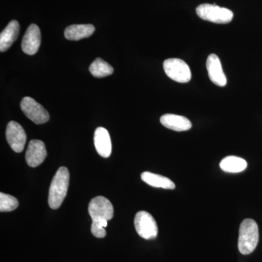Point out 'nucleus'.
Masks as SVG:
<instances>
[{
  "mask_svg": "<svg viewBox=\"0 0 262 262\" xmlns=\"http://www.w3.org/2000/svg\"><path fill=\"white\" fill-rule=\"evenodd\" d=\"M89 212L93 221L91 232L95 237L103 238L106 234L104 228L108 225V221L114 216L113 204L104 196H96L90 202Z\"/></svg>",
  "mask_w": 262,
  "mask_h": 262,
  "instance_id": "nucleus-1",
  "label": "nucleus"
},
{
  "mask_svg": "<svg viewBox=\"0 0 262 262\" xmlns=\"http://www.w3.org/2000/svg\"><path fill=\"white\" fill-rule=\"evenodd\" d=\"M70 183V173L68 169L61 167L52 180L49 189L48 203L52 209H58L61 206L67 196Z\"/></svg>",
  "mask_w": 262,
  "mask_h": 262,
  "instance_id": "nucleus-2",
  "label": "nucleus"
},
{
  "mask_svg": "<svg viewBox=\"0 0 262 262\" xmlns=\"http://www.w3.org/2000/svg\"><path fill=\"white\" fill-rule=\"evenodd\" d=\"M259 238L258 227L254 220H245L239 229L238 249L244 255L250 254L256 249Z\"/></svg>",
  "mask_w": 262,
  "mask_h": 262,
  "instance_id": "nucleus-3",
  "label": "nucleus"
},
{
  "mask_svg": "<svg viewBox=\"0 0 262 262\" xmlns=\"http://www.w3.org/2000/svg\"><path fill=\"white\" fill-rule=\"evenodd\" d=\"M196 13L203 20L212 23L225 24L232 21L234 14L232 10L216 5L202 4L196 8Z\"/></svg>",
  "mask_w": 262,
  "mask_h": 262,
  "instance_id": "nucleus-4",
  "label": "nucleus"
},
{
  "mask_svg": "<svg viewBox=\"0 0 262 262\" xmlns=\"http://www.w3.org/2000/svg\"><path fill=\"white\" fill-rule=\"evenodd\" d=\"M163 69L169 78L180 83H187L192 79V72L186 62L179 58H168L163 63Z\"/></svg>",
  "mask_w": 262,
  "mask_h": 262,
  "instance_id": "nucleus-5",
  "label": "nucleus"
},
{
  "mask_svg": "<svg viewBox=\"0 0 262 262\" xmlns=\"http://www.w3.org/2000/svg\"><path fill=\"white\" fill-rule=\"evenodd\" d=\"M136 232L142 238L151 239L156 238L158 233V225L152 215L148 212H138L134 220Z\"/></svg>",
  "mask_w": 262,
  "mask_h": 262,
  "instance_id": "nucleus-6",
  "label": "nucleus"
},
{
  "mask_svg": "<svg viewBox=\"0 0 262 262\" xmlns=\"http://www.w3.org/2000/svg\"><path fill=\"white\" fill-rule=\"evenodd\" d=\"M20 108L24 115L37 125L46 123L49 120V114L34 98L24 97L20 102Z\"/></svg>",
  "mask_w": 262,
  "mask_h": 262,
  "instance_id": "nucleus-7",
  "label": "nucleus"
},
{
  "mask_svg": "<svg viewBox=\"0 0 262 262\" xmlns=\"http://www.w3.org/2000/svg\"><path fill=\"white\" fill-rule=\"evenodd\" d=\"M6 139L11 149L17 153L21 152L27 142V134L20 124L10 122L6 129Z\"/></svg>",
  "mask_w": 262,
  "mask_h": 262,
  "instance_id": "nucleus-8",
  "label": "nucleus"
},
{
  "mask_svg": "<svg viewBox=\"0 0 262 262\" xmlns=\"http://www.w3.org/2000/svg\"><path fill=\"white\" fill-rule=\"evenodd\" d=\"M47 157L46 145L40 140H32L29 143L27 153H26V161L29 166L36 168L44 162Z\"/></svg>",
  "mask_w": 262,
  "mask_h": 262,
  "instance_id": "nucleus-9",
  "label": "nucleus"
},
{
  "mask_svg": "<svg viewBox=\"0 0 262 262\" xmlns=\"http://www.w3.org/2000/svg\"><path fill=\"white\" fill-rule=\"evenodd\" d=\"M41 43V32L38 26L31 24L24 34L22 40V51L27 55L35 54Z\"/></svg>",
  "mask_w": 262,
  "mask_h": 262,
  "instance_id": "nucleus-10",
  "label": "nucleus"
},
{
  "mask_svg": "<svg viewBox=\"0 0 262 262\" xmlns=\"http://www.w3.org/2000/svg\"><path fill=\"white\" fill-rule=\"evenodd\" d=\"M206 68L210 80L215 85L225 87L227 80L220 58L215 54H211L207 58Z\"/></svg>",
  "mask_w": 262,
  "mask_h": 262,
  "instance_id": "nucleus-11",
  "label": "nucleus"
},
{
  "mask_svg": "<svg viewBox=\"0 0 262 262\" xmlns=\"http://www.w3.org/2000/svg\"><path fill=\"white\" fill-rule=\"evenodd\" d=\"M94 144L100 156L107 158L112 153V141L110 134L106 128L98 127L94 134Z\"/></svg>",
  "mask_w": 262,
  "mask_h": 262,
  "instance_id": "nucleus-12",
  "label": "nucleus"
},
{
  "mask_svg": "<svg viewBox=\"0 0 262 262\" xmlns=\"http://www.w3.org/2000/svg\"><path fill=\"white\" fill-rule=\"evenodd\" d=\"M160 122L167 128L175 131H187L192 127V123L187 117L173 114H165L160 117Z\"/></svg>",
  "mask_w": 262,
  "mask_h": 262,
  "instance_id": "nucleus-13",
  "label": "nucleus"
},
{
  "mask_svg": "<svg viewBox=\"0 0 262 262\" xmlns=\"http://www.w3.org/2000/svg\"><path fill=\"white\" fill-rule=\"evenodd\" d=\"M20 30L17 20H11L0 34V51L5 52L16 40Z\"/></svg>",
  "mask_w": 262,
  "mask_h": 262,
  "instance_id": "nucleus-14",
  "label": "nucleus"
},
{
  "mask_svg": "<svg viewBox=\"0 0 262 262\" xmlns=\"http://www.w3.org/2000/svg\"><path fill=\"white\" fill-rule=\"evenodd\" d=\"M94 26L91 24L71 25L64 31V36L69 40H80L91 37L95 32Z\"/></svg>",
  "mask_w": 262,
  "mask_h": 262,
  "instance_id": "nucleus-15",
  "label": "nucleus"
},
{
  "mask_svg": "<svg viewBox=\"0 0 262 262\" xmlns=\"http://www.w3.org/2000/svg\"><path fill=\"white\" fill-rule=\"evenodd\" d=\"M141 179L151 187L163 188L165 189H175V184L170 179L158 174L151 172H144L141 173Z\"/></svg>",
  "mask_w": 262,
  "mask_h": 262,
  "instance_id": "nucleus-16",
  "label": "nucleus"
},
{
  "mask_svg": "<svg viewBox=\"0 0 262 262\" xmlns=\"http://www.w3.org/2000/svg\"><path fill=\"white\" fill-rule=\"evenodd\" d=\"M220 168L227 173H239L247 168V162L238 157L228 156L221 161Z\"/></svg>",
  "mask_w": 262,
  "mask_h": 262,
  "instance_id": "nucleus-17",
  "label": "nucleus"
},
{
  "mask_svg": "<svg viewBox=\"0 0 262 262\" xmlns=\"http://www.w3.org/2000/svg\"><path fill=\"white\" fill-rule=\"evenodd\" d=\"M90 72L92 75L97 78L107 77L113 74L114 69L107 62L103 61L101 58H97L90 66Z\"/></svg>",
  "mask_w": 262,
  "mask_h": 262,
  "instance_id": "nucleus-18",
  "label": "nucleus"
},
{
  "mask_svg": "<svg viewBox=\"0 0 262 262\" xmlns=\"http://www.w3.org/2000/svg\"><path fill=\"white\" fill-rule=\"evenodd\" d=\"M18 206V201L14 196L10 194L0 193V211L9 212L14 211Z\"/></svg>",
  "mask_w": 262,
  "mask_h": 262,
  "instance_id": "nucleus-19",
  "label": "nucleus"
}]
</instances>
